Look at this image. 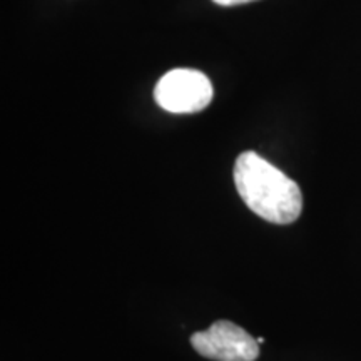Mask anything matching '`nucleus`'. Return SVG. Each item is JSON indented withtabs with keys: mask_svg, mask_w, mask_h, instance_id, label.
Instances as JSON below:
<instances>
[{
	"mask_svg": "<svg viewBox=\"0 0 361 361\" xmlns=\"http://www.w3.org/2000/svg\"><path fill=\"white\" fill-rule=\"evenodd\" d=\"M192 348L214 361H255L259 356V343L246 329L228 319H219L206 331L191 336Z\"/></svg>",
	"mask_w": 361,
	"mask_h": 361,
	"instance_id": "7ed1b4c3",
	"label": "nucleus"
},
{
	"mask_svg": "<svg viewBox=\"0 0 361 361\" xmlns=\"http://www.w3.org/2000/svg\"><path fill=\"white\" fill-rule=\"evenodd\" d=\"M154 99L162 109L173 114H192L209 106L213 85L200 71L174 69L159 79Z\"/></svg>",
	"mask_w": 361,
	"mask_h": 361,
	"instance_id": "f03ea898",
	"label": "nucleus"
},
{
	"mask_svg": "<svg viewBox=\"0 0 361 361\" xmlns=\"http://www.w3.org/2000/svg\"><path fill=\"white\" fill-rule=\"evenodd\" d=\"M213 2L218 4V6L231 7V6H241V4H247V2H255V0H213Z\"/></svg>",
	"mask_w": 361,
	"mask_h": 361,
	"instance_id": "20e7f679",
	"label": "nucleus"
},
{
	"mask_svg": "<svg viewBox=\"0 0 361 361\" xmlns=\"http://www.w3.org/2000/svg\"><path fill=\"white\" fill-rule=\"evenodd\" d=\"M234 184L245 204L268 223L291 224L300 218L303 209L300 186L256 152L238 156Z\"/></svg>",
	"mask_w": 361,
	"mask_h": 361,
	"instance_id": "f257e3e1",
	"label": "nucleus"
}]
</instances>
